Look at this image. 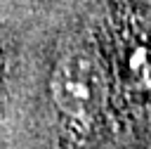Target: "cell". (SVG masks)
I'll return each instance as SVG.
<instances>
[{
  "mask_svg": "<svg viewBox=\"0 0 151 149\" xmlns=\"http://www.w3.org/2000/svg\"><path fill=\"white\" fill-rule=\"evenodd\" d=\"M50 97L71 121H90L104 102V76L97 57L85 47H68L50 76Z\"/></svg>",
  "mask_w": 151,
  "mask_h": 149,
  "instance_id": "6da1fadb",
  "label": "cell"
},
{
  "mask_svg": "<svg viewBox=\"0 0 151 149\" xmlns=\"http://www.w3.org/2000/svg\"><path fill=\"white\" fill-rule=\"evenodd\" d=\"M120 71L134 88L151 90V33L144 28L123 31L118 40Z\"/></svg>",
  "mask_w": 151,
  "mask_h": 149,
  "instance_id": "7a4b0ae2",
  "label": "cell"
}]
</instances>
